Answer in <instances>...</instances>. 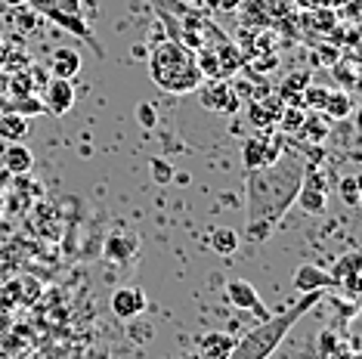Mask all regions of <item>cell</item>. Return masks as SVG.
Returning <instances> with one entry per match:
<instances>
[{
  "label": "cell",
  "mask_w": 362,
  "mask_h": 359,
  "mask_svg": "<svg viewBox=\"0 0 362 359\" xmlns=\"http://www.w3.org/2000/svg\"><path fill=\"white\" fill-rule=\"evenodd\" d=\"M4 165L10 174L16 177H25L31 167H35V155H31V149H25L22 143H10V149H6L4 155Z\"/></svg>",
  "instance_id": "e0dca14e"
},
{
  "label": "cell",
  "mask_w": 362,
  "mask_h": 359,
  "mask_svg": "<svg viewBox=\"0 0 362 359\" xmlns=\"http://www.w3.org/2000/svg\"><path fill=\"white\" fill-rule=\"evenodd\" d=\"M322 295L325 291H307V295H303L291 310L276 313V316H267L257 329H251L248 334H242V338L235 341L233 353H229L226 359H269L276 353V347L288 338V331L294 329V322H298L310 307H316L319 300H322Z\"/></svg>",
  "instance_id": "3957f363"
},
{
  "label": "cell",
  "mask_w": 362,
  "mask_h": 359,
  "mask_svg": "<svg viewBox=\"0 0 362 359\" xmlns=\"http://www.w3.org/2000/svg\"><path fill=\"white\" fill-rule=\"evenodd\" d=\"M310 75L307 71H298V75H288L285 78V84H282V90H279V100H288V105H303V90H307L310 84Z\"/></svg>",
  "instance_id": "d6986e66"
},
{
  "label": "cell",
  "mask_w": 362,
  "mask_h": 359,
  "mask_svg": "<svg viewBox=\"0 0 362 359\" xmlns=\"http://www.w3.org/2000/svg\"><path fill=\"white\" fill-rule=\"evenodd\" d=\"M238 242H242V235L235 230H229V226H217V230H211V248L217 251V254H235L238 251Z\"/></svg>",
  "instance_id": "7402d4cb"
},
{
  "label": "cell",
  "mask_w": 362,
  "mask_h": 359,
  "mask_svg": "<svg viewBox=\"0 0 362 359\" xmlns=\"http://www.w3.org/2000/svg\"><path fill=\"white\" fill-rule=\"evenodd\" d=\"M143 310H146L143 288H134V285L115 288V295H112V313L118 316V319H136Z\"/></svg>",
  "instance_id": "8fae6325"
},
{
  "label": "cell",
  "mask_w": 362,
  "mask_h": 359,
  "mask_svg": "<svg viewBox=\"0 0 362 359\" xmlns=\"http://www.w3.org/2000/svg\"><path fill=\"white\" fill-rule=\"evenodd\" d=\"M180 359H199V353H186V356H180Z\"/></svg>",
  "instance_id": "f546056e"
},
{
  "label": "cell",
  "mask_w": 362,
  "mask_h": 359,
  "mask_svg": "<svg viewBox=\"0 0 362 359\" xmlns=\"http://www.w3.org/2000/svg\"><path fill=\"white\" fill-rule=\"evenodd\" d=\"M0 136L6 143H22L28 136V118L16 115V112H0Z\"/></svg>",
  "instance_id": "ac0fdd59"
},
{
  "label": "cell",
  "mask_w": 362,
  "mask_h": 359,
  "mask_svg": "<svg viewBox=\"0 0 362 359\" xmlns=\"http://www.w3.org/2000/svg\"><path fill=\"white\" fill-rule=\"evenodd\" d=\"M6 84H10V75H6V71L0 69V100L6 96Z\"/></svg>",
  "instance_id": "4316f807"
},
{
  "label": "cell",
  "mask_w": 362,
  "mask_h": 359,
  "mask_svg": "<svg viewBox=\"0 0 362 359\" xmlns=\"http://www.w3.org/2000/svg\"><path fill=\"white\" fill-rule=\"evenodd\" d=\"M155 6V16L164 22L170 40L189 47V50H202V47L223 44L229 37L220 25H214V19L199 6H189L183 0H149Z\"/></svg>",
  "instance_id": "7a4b0ae2"
},
{
  "label": "cell",
  "mask_w": 362,
  "mask_h": 359,
  "mask_svg": "<svg viewBox=\"0 0 362 359\" xmlns=\"http://www.w3.org/2000/svg\"><path fill=\"white\" fill-rule=\"evenodd\" d=\"M298 134L303 136V140L310 143H322L325 134H328V115H322V112H313V115H303Z\"/></svg>",
  "instance_id": "ffe728a7"
},
{
  "label": "cell",
  "mask_w": 362,
  "mask_h": 359,
  "mask_svg": "<svg viewBox=\"0 0 362 359\" xmlns=\"http://www.w3.org/2000/svg\"><path fill=\"white\" fill-rule=\"evenodd\" d=\"M242 6V0H220V13H235Z\"/></svg>",
  "instance_id": "484cf974"
},
{
  "label": "cell",
  "mask_w": 362,
  "mask_h": 359,
  "mask_svg": "<svg viewBox=\"0 0 362 359\" xmlns=\"http://www.w3.org/2000/svg\"><path fill=\"white\" fill-rule=\"evenodd\" d=\"M75 109V84L71 81H62V78H53L50 84L44 87V112L62 118Z\"/></svg>",
  "instance_id": "ba28073f"
},
{
  "label": "cell",
  "mask_w": 362,
  "mask_h": 359,
  "mask_svg": "<svg viewBox=\"0 0 362 359\" xmlns=\"http://www.w3.org/2000/svg\"><path fill=\"white\" fill-rule=\"evenodd\" d=\"M300 211L307 214H325L328 208V189H325V180L313 165H303V180H300V189H298V199Z\"/></svg>",
  "instance_id": "52a82bcc"
},
{
  "label": "cell",
  "mask_w": 362,
  "mask_h": 359,
  "mask_svg": "<svg viewBox=\"0 0 362 359\" xmlns=\"http://www.w3.org/2000/svg\"><path fill=\"white\" fill-rule=\"evenodd\" d=\"M136 118L143 121L146 127H152L155 124V112H152V105L149 102H143V105H136Z\"/></svg>",
  "instance_id": "d4e9b609"
},
{
  "label": "cell",
  "mask_w": 362,
  "mask_h": 359,
  "mask_svg": "<svg viewBox=\"0 0 362 359\" xmlns=\"http://www.w3.org/2000/svg\"><path fill=\"white\" fill-rule=\"evenodd\" d=\"M78 71H81V56L71 50V47H59V50H53V56H50V75L53 78L71 81Z\"/></svg>",
  "instance_id": "5bb4252c"
},
{
  "label": "cell",
  "mask_w": 362,
  "mask_h": 359,
  "mask_svg": "<svg viewBox=\"0 0 362 359\" xmlns=\"http://www.w3.org/2000/svg\"><path fill=\"white\" fill-rule=\"evenodd\" d=\"M282 109L285 102L279 100V93H267V100H254L248 105V121L257 130H273L279 124V118H282Z\"/></svg>",
  "instance_id": "9c48e42d"
},
{
  "label": "cell",
  "mask_w": 362,
  "mask_h": 359,
  "mask_svg": "<svg viewBox=\"0 0 362 359\" xmlns=\"http://www.w3.org/2000/svg\"><path fill=\"white\" fill-rule=\"evenodd\" d=\"M353 0H325V6H332V10H344V6H350Z\"/></svg>",
  "instance_id": "83f0119b"
},
{
  "label": "cell",
  "mask_w": 362,
  "mask_h": 359,
  "mask_svg": "<svg viewBox=\"0 0 362 359\" xmlns=\"http://www.w3.org/2000/svg\"><path fill=\"white\" fill-rule=\"evenodd\" d=\"M235 338H229L226 331H208L199 344V359H226L233 353Z\"/></svg>",
  "instance_id": "9a60e30c"
},
{
  "label": "cell",
  "mask_w": 362,
  "mask_h": 359,
  "mask_svg": "<svg viewBox=\"0 0 362 359\" xmlns=\"http://www.w3.org/2000/svg\"><path fill=\"white\" fill-rule=\"evenodd\" d=\"M332 279H334V285H344L350 298H356L359 295V254L341 257V264H337V269L332 273Z\"/></svg>",
  "instance_id": "2e32d148"
},
{
  "label": "cell",
  "mask_w": 362,
  "mask_h": 359,
  "mask_svg": "<svg viewBox=\"0 0 362 359\" xmlns=\"http://www.w3.org/2000/svg\"><path fill=\"white\" fill-rule=\"evenodd\" d=\"M152 174H155V183H168V180L174 177V170H170L168 161L155 158V161H152Z\"/></svg>",
  "instance_id": "cb8c5ba5"
},
{
  "label": "cell",
  "mask_w": 362,
  "mask_h": 359,
  "mask_svg": "<svg viewBox=\"0 0 362 359\" xmlns=\"http://www.w3.org/2000/svg\"><path fill=\"white\" fill-rule=\"evenodd\" d=\"M285 152V140L276 134V130H260L257 136H251V140H245V167L248 170H257V167H267L273 165L279 155Z\"/></svg>",
  "instance_id": "8992f818"
},
{
  "label": "cell",
  "mask_w": 362,
  "mask_h": 359,
  "mask_svg": "<svg viewBox=\"0 0 362 359\" xmlns=\"http://www.w3.org/2000/svg\"><path fill=\"white\" fill-rule=\"evenodd\" d=\"M341 199L347 201L350 208H359V177H353V174H347V177H341Z\"/></svg>",
  "instance_id": "603a6c76"
},
{
  "label": "cell",
  "mask_w": 362,
  "mask_h": 359,
  "mask_svg": "<svg viewBox=\"0 0 362 359\" xmlns=\"http://www.w3.org/2000/svg\"><path fill=\"white\" fill-rule=\"evenodd\" d=\"M226 300L238 310H248V313L263 316V300H260L257 291H254V285L245 282V279H229L226 282Z\"/></svg>",
  "instance_id": "4fadbf2b"
},
{
  "label": "cell",
  "mask_w": 362,
  "mask_h": 359,
  "mask_svg": "<svg viewBox=\"0 0 362 359\" xmlns=\"http://www.w3.org/2000/svg\"><path fill=\"white\" fill-rule=\"evenodd\" d=\"M44 84H47L44 71H40L35 62H28L25 69L10 71V84H6V93H10V96H35Z\"/></svg>",
  "instance_id": "30bf717a"
},
{
  "label": "cell",
  "mask_w": 362,
  "mask_h": 359,
  "mask_svg": "<svg viewBox=\"0 0 362 359\" xmlns=\"http://www.w3.org/2000/svg\"><path fill=\"white\" fill-rule=\"evenodd\" d=\"M183 4H189V6H199V10H202V0H183Z\"/></svg>",
  "instance_id": "f1b7e54d"
},
{
  "label": "cell",
  "mask_w": 362,
  "mask_h": 359,
  "mask_svg": "<svg viewBox=\"0 0 362 359\" xmlns=\"http://www.w3.org/2000/svg\"><path fill=\"white\" fill-rule=\"evenodd\" d=\"M0 109L6 112H16V115L22 118H31V115H40L44 112V100L35 93V96H10L6 102H0Z\"/></svg>",
  "instance_id": "44dd1931"
},
{
  "label": "cell",
  "mask_w": 362,
  "mask_h": 359,
  "mask_svg": "<svg viewBox=\"0 0 362 359\" xmlns=\"http://www.w3.org/2000/svg\"><path fill=\"white\" fill-rule=\"evenodd\" d=\"M294 288L300 291V295H307V291H325V288H334V279L332 273L316 264H300L294 269Z\"/></svg>",
  "instance_id": "7c38bea8"
},
{
  "label": "cell",
  "mask_w": 362,
  "mask_h": 359,
  "mask_svg": "<svg viewBox=\"0 0 362 359\" xmlns=\"http://www.w3.org/2000/svg\"><path fill=\"white\" fill-rule=\"evenodd\" d=\"M149 75L155 81V87L164 90V93H174V96L192 93V90H199V84L204 81L199 59H195V50H189V47L177 44V40H170V37L161 40V44L152 50Z\"/></svg>",
  "instance_id": "277c9868"
},
{
  "label": "cell",
  "mask_w": 362,
  "mask_h": 359,
  "mask_svg": "<svg viewBox=\"0 0 362 359\" xmlns=\"http://www.w3.org/2000/svg\"><path fill=\"white\" fill-rule=\"evenodd\" d=\"M199 100L204 109L220 112V115H235L238 112V90L229 78H204L199 84Z\"/></svg>",
  "instance_id": "5b68a950"
},
{
  "label": "cell",
  "mask_w": 362,
  "mask_h": 359,
  "mask_svg": "<svg viewBox=\"0 0 362 359\" xmlns=\"http://www.w3.org/2000/svg\"><path fill=\"white\" fill-rule=\"evenodd\" d=\"M307 161L294 152H282L273 165L257 167L248 174V217H245V235L248 242H267L282 223L288 208L294 205L303 180Z\"/></svg>",
  "instance_id": "6da1fadb"
}]
</instances>
